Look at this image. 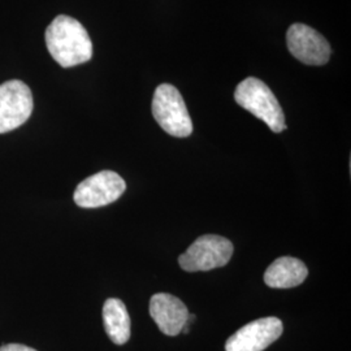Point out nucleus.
<instances>
[{"mask_svg":"<svg viewBox=\"0 0 351 351\" xmlns=\"http://www.w3.org/2000/svg\"><path fill=\"white\" fill-rule=\"evenodd\" d=\"M46 46L52 59L63 68L86 63L93 56V42L86 29L73 17L60 14L46 29Z\"/></svg>","mask_w":351,"mask_h":351,"instance_id":"nucleus-1","label":"nucleus"},{"mask_svg":"<svg viewBox=\"0 0 351 351\" xmlns=\"http://www.w3.org/2000/svg\"><path fill=\"white\" fill-rule=\"evenodd\" d=\"M234 99L242 108L264 121L272 132L281 133L287 129L285 114L275 94L259 78L249 77L239 82Z\"/></svg>","mask_w":351,"mask_h":351,"instance_id":"nucleus-2","label":"nucleus"},{"mask_svg":"<svg viewBox=\"0 0 351 351\" xmlns=\"http://www.w3.org/2000/svg\"><path fill=\"white\" fill-rule=\"evenodd\" d=\"M152 114L164 132L177 138L193 133V121L180 91L169 84L159 85L152 98Z\"/></svg>","mask_w":351,"mask_h":351,"instance_id":"nucleus-3","label":"nucleus"},{"mask_svg":"<svg viewBox=\"0 0 351 351\" xmlns=\"http://www.w3.org/2000/svg\"><path fill=\"white\" fill-rule=\"evenodd\" d=\"M233 250V243L226 237L206 234L194 241L178 258V264L186 272H206L229 263Z\"/></svg>","mask_w":351,"mask_h":351,"instance_id":"nucleus-4","label":"nucleus"},{"mask_svg":"<svg viewBox=\"0 0 351 351\" xmlns=\"http://www.w3.org/2000/svg\"><path fill=\"white\" fill-rule=\"evenodd\" d=\"M33 94L24 82L11 80L0 85V134L25 124L33 112Z\"/></svg>","mask_w":351,"mask_h":351,"instance_id":"nucleus-5","label":"nucleus"},{"mask_svg":"<svg viewBox=\"0 0 351 351\" xmlns=\"http://www.w3.org/2000/svg\"><path fill=\"white\" fill-rule=\"evenodd\" d=\"M125 181L113 171L90 176L75 188V204L82 208H98L117 201L125 193Z\"/></svg>","mask_w":351,"mask_h":351,"instance_id":"nucleus-6","label":"nucleus"},{"mask_svg":"<svg viewBox=\"0 0 351 351\" xmlns=\"http://www.w3.org/2000/svg\"><path fill=\"white\" fill-rule=\"evenodd\" d=\"M287 45L290 53L306 65H324L332 53L326 38L304 24H293L289 27Z\"/></svg>","mask_w":351,"mask_h":351,"instance_id":"nucleus-7","label":"nucleus"},{"mask_svg":"<svg viewBox=\"0 0 351 351\" xmlns=\"http://www.w3.org/2000/svg\"><path fill=\"white\" fill-rule=\"evenodd\" d=\"M284 326L277 317H262L242 326L226 343V351H263L280 339Z\"/></svg>","mask_w":351,"mask_h":351,"instance_id":"nucleus-8","label":"nucleus"},{"mask_svg":"<svg viewBox=\"0 0 351 351\" xmlns=\"http://www.w3.org/2000/svg\"><path fill=\"white\" fill-rule=\"evenodd\" d=\"M150 315L165 336H178L188 324L189 311L184 302L172 294L158 293L150 300Z\"/></svg>","mask_w":351,"mask_h":351,"instance_id":"nucleus-9","label":"nucleus"},{"mask_svg":"<svg viewBox=\"0 0 351 351\" xmlns=\"http://www.w3.org/2000/svg\"><path fill=\"white\" fill-rule=\"evenodd\" d=\"M308 269L303 262L295 258L282 256L268 267L264 274V282L274 289L294 288L304 282Z\"/></svg>","mask_w":351,"mask_h":351,"instance_id":"nucleus-10","label":"nucleus"},{"mask_svg":"<svg viewBox=\"0 0 351 351\" xmlns=\"http://www.w3.org/2000/svg\"><path fill=\"white\" fill-rule=\"evenodd\" d=\"M103 322L108 337L116 345H124L130 339V317L124 302L110 298L103 306Z\"/></svg>","mask_w":351,"mask_h":351,"instance_id":"nucleus-11","label":"nucleus"},{"mask_svg":"<svg viewBox=\"0 0 351 351\" xmlns=\"http://www.w3.org/2000/svg\"><path fill=\"white\" fill-rule=\"evenodd\" d=\"M0 351H37L33 348H29L21 343H8V345H3L0 346Z\"/></svg>","mask_w":351,"mask_h":351,"instance_id":"nucleus-12","label":"nucleus"}]
</instances>
